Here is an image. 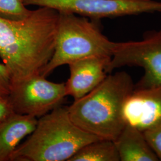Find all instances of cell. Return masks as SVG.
<instances>
[{
  "mask_svg": "<svg viewBox=\"0 0 161 161\" xmlns=\"http://www.w3.org/2000/svg\"><path fill=\"white\" fill-rule=\"evenodd\" d=\"M14 113L7 96H0V124Z\"/></svg>",
  "mask_w": 161,
  "mask_h": 161,
  "instance_id": "obj_16",
  "label": "cell"
},
{
  "mask_svg": "<svg viewBox=\"0 0 161 161\" xmlns=\"http://www.w3.org/2000/svg\"><path fill=\"white\" fill-rule=\"evenodd\" d=\"M120 161H159L144 133L126 124L114 141Z\"/></svg>",
  "mask_w": 161,
  "mask_h": 161,
  "instance_id": "obj_11",
  "label": "cell"
},
{
  "mask_svg": "<svg viewBox=\"0 0 161 161\" xmlns=\"http://www.w3.org/2000/svg\"><path fill=\"white\" fill-rule=\"evenodd\" d=\"M134 84L125 71L108 75L103 81L68 107L69 116L82 130L115 141L126 125L123 109Z\"/></svg>",
  "mask_w": 161,
  "mask_h": 161,
  "instance_id": "obj_2",
  "label": "cell"
},
{
  "mask_svg": "<svg viewBox=\"0 0 161 161\" xmlns=\"http://www.w3.org/2000/svg\"><path fill=\"white\" fill-rule=\"evenodd\" d=\"M125 66L144 69L134 89L161 88V29L146 32L142 40L116 42L107 72Z\"/></svg>",
  "mask_w": 161,
  "mask_h": 161,
  "instance_id": "obj_5",
  "label": "cell"
},
{
  "mask_svg": "<svg viewBox=\"0 0 161 161\" xmlns=\"http://www.w3.org/2000/svg\"><path fill=\"white\" fill-rule=\"evenodd\" d=\"M123 114L125 124L143 132L161 123V88L134 89L127 98Z\"/></svg>",
  "mask_w": 161,
  "mask_h": 161,
  "instance_id": "obj_8",
  "label": "cell"
},
{
  "mask_svg": "<svg viewBox=\"0 0 161 161\" xmlns=\"http://www.w3.org/2000/svg\"><path fill=\"white\" fill-rule=\"evenodd\" d=\"M31 12L23 0H0V18L19 20L29 16Z\"/></svg>",
  "mask_w": 161,
  "mask_h": 161,
  "instance_id": "obj_13",
  "label": "cell"
},
{
  "mask_svg": "<svg viewBox=\"0 0 161 161\" xmlns=\"http://www.w3.org/2000/svg\"><path fill=\"white\" fill-rule=\"evenodd\" d=\"M102 138L76 125L68 107L58 106L38 120L34 131L13 153L11 161H69L87 144Z\"/></svg>",
  "mask_w": 161,
  "mask_h": 161,
  "instance_id": "obj_3",
  "label": "cell"
},
{
  "mask_svg": "<svg viewBox=\"0 0 161 161\" xmlns=\"http://www.w3.org/2000/svg\"><path fill=\"white\" fill-rule=\"evenodd\" d=\"M59 12L46 7L19 20L0 18V58L12 83L42 74L56 42Z\"/></svg>",
  "mask_w": 161,
  "mask_h": 161,
  "instance_id": "obj_1",
  "label": "cell"
},
{
  "mask_svg": "<svg viewBox=\"0 0 161 161\" xmlns=\"http://www.w3.org/2000/svg\"><path fill=\"white\" fill-rule=\"evenodd\" d=\"M152 149L161 161V123L158 126L143 132Z\"/></svg>",
  "mask_w": 161,
  "mask_h": 161,
  "instance_id": "obj_14",
  "label": "cell"
},
{
  "mask_svg": "<svg viewBox=\"0 0 161 161\" xmlns=\"http://www.w3.org/2000/svg\"><path fill=\"white\" fill-rule=\"evenodd\" d=\"M66 97L65 83L50 81L41 74L12 83L7 96L15 114L35 118L60 106Z\"/></svg>",
  "mask_w": 161,
  "mask_h": 161,
  "instance_id": "obj_7",
  "label": "cell"
},
{
  "mask_svg": "<svg viewBox=\"0 0 161 161\" xmlns=\"http://www.w3.org/2000/svg\"><path fill=\"white\" fill-rule=\"evenodd\" d=\"M110 59L108 56H92L68 64L70 76L65 83L67 96L76 100L96 88L108 76Z\"/></svg>",
  "mask_w": 161,
  "mask_h": 161,
  "instance_id": "obj_9",
  "label": "cell"
},
{
  "mask_svg": "<svg viewBox=\"0 0 161 161\" xmlns=\"http://www.w3.org/2000/svg\"><path fill=\"white\" fill-rule=\"evenodd\" d=\"M36 118L13 114L0 124V161H8L23 138L29 136L37 124Z\"/></svg>",
  "mask_w": 161,
  "mask_h": 161,
  "instance_id": "obj_10",
  "label": "cell"
},
{
  "mask_svg": "<svg viewBox=\"0 0 161 161\" xmlns=\"http://www.w3.org/2000/svg\"><path fill=\"white\" fill-rule=\"evenodd\" d=\"M11 76L3 63H0V96H8L11 87Z\"/></svg>",
  "mask_w": 161,
  "mask_h": 161,
  "instance_id": "obj_15",
  "label": "cell"
},
{
  "mask_svg": "<svg viewBox=\"0 0 161 161\" xmlns=\"http://www.w3.org/2000/svg\"><path fill=\"white\" fill-rule=\"evenodd\" d=\"M26 6L52 8L100 20L143 13L161 12V1L155 0H23Z\"/></svg>",
  "mask_w": 161,
  "mask_h": 161,
  "instance_id": "obj_6",
  "label": "cell"
},
{
  "mask_svg": "<svg viewBox=\"0 0 161 161\" xmlns=\"http://www.w3.org/2000/svg\"><path fill=\"white\" fill-rule=\"evenodd\" d=\"M98 21L72 13L59 12L54 51L41 75L47 77L58 67L84 58H112L116 42L102 33Z\"/></svg>",
  "mask_w": 161,
  "mask_h": 161,
  "instance_id": "obj_4",
  "label": "cell"
},
{
  "mask_svg": "<svg viewBox=\"0 0 161 161\" xmlns=\"http://www.w3.org/2000/svg\"><path fill=\"white\" fill-rule=\"evenodd\" d=\"M69 161H120V158L114 141L100 139L82 147Z\"/></svg>",
  "mask_w": 161,
  "mask_h": 161,
  "instance_id": "obj_12",
  "label": "cell"
}]
</instances>
